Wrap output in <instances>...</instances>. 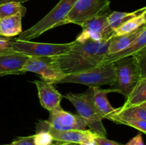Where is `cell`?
<instances>
[{
  "instance_id": "cell-31",
  "label": "cell",
  "mask_w": 146,
  "mask_h": 145,
  "mask_svg": "<svg viewBox=\"0 0 146 145\" xmlns=\"http://www.w3.org/2000/svg\"><path fill=\"white\" fill-rule=\"evenodd\" d=\"M61 142H57V141H54V142L53 144H51V145H61Z\"/></svg>"
},
{
  "instance_id": "cell-6",
  "label": "cell",
  "mask_w": 146,
  "mask_h": 145,
  "mask_svg": "<svg viewBox=\"0 0 146 145\" xmlns=\"http://www.w3.org/2000/svg\"><path fill=\"white\" fill-rule=\"evenodd\" d=\"M75 41L68 44H48L31 41L10 40L9 50L24 54L27 56L53 57L68 52Z\"/></svg>"
},
{
  "instance_id": "cell-1",
  "label": "cell",
  "mask_w": 146,
  "mask_h": 145,
  "mask_svg": "<svg viewBox=\"0 0 146 145\" xmlns=\"http://www.w3.org/2000/svg\"><path fill=\"white\" fill-rule=\"evenodd\" d=\"M108 44L109 40L102 42L91 40L84 43L75 41L67 53L51 57V65L64 75L90 69L102 63L107 54Z\"/></svg>"
},
{
  "instance_id": "cell-29",
  "label": "cell",
  "mask_w": 146,
  "mask_h": 145,
  "mask_svg": "<svg viewBox=\"0 0 146 145\" xmlns=\"http://www.w3.org/2000/svg\"><path fill=\"white\" fill-rule=\"evenodd\" d=\"M28 1L29 0H0V5L6 4V3H9V2H19V3H21V4H23V3Z\"/></svg>"
},
{
  "instance_id": "cell-2",
  "label": "cell",
  "mask_w": 146,
  "mask_h": 145,
  "mask_svg": "<svg viewBox=\"0 0 146 145\" xmlns=\"http://www.w3.org/2000/svg\"><path fill=\"white\" fill-rule=\"evenodd\" d=\"M145 50L114 62L115 80L106 89L108 92H118L127 98L140 80L146 77Z\"/></svg>"
},
{
  "instance_id": "cell-13",
  "label": "cell",
  "mask_w": 146,
  "mask_h": 145,
  "mask_svg": "<svg viewBox=\"0 0 146 145\" xmlns=\"http://www.w3.org/2000/svg\"><path fill=\"white\" fill-rule=\"evenodd\" d=\"M29 56L10 50L0 53V75L21 74Z\"/></svg>"
},
{
  "instance_id": "cell-8",
  "label": "cell",
  "mask_w": 146,
  "mask_h": 145,
  "mask_svg": "<svg viewBox=\"0 0 146 145\" xmlns=\"http://www.w3.org/2000/svg\"><path fill=\"white\" fill-rule=\"evenodd\" d=\"M48 119L45 121L49 127L58 131L85 130L86 122L78 115L72 114L62 109L61 105L50 111Z\"/></svg>"
},
{
  "instance_id": "cell-24",
  "label": "cell",
  "mask_w": 146,
  "mask_h": 145,
  "mask_svg": "<svg viewBox=\"0 0 146 145\" xmlns=\"http://www.w3.org/2000/svg\"><path fill=\"white\" fill-rule=\"evenodd\" d=\"M34 142L35 145H51L54 142V139L49 132L40 130L36 132L34 134Z\"/></svg>"
},
{
  "instance_id": "cell-23",
  "label": "cell",
  "mask_w": 146,
  "mask_h": 145,
  "mask_svg": "<svg viewBox=\"0 0 146 145\" xmlns=\"http://www.w3.org/2000/svg\"><path fill=\"white\" fill-rule=\"evenodd\" d=\"M111 121H113L117 124L128 125V126L138 129L143 134L146 133V121L131 119V118L128 117H118L116 115H114L111 118Z\"/></svg>"
},
{
  "instance_id": "cell-25",
  "label": "cell",
  "mask_w": 146,
  "mask_h": 145,
  "mask_svg": "<svg viewBox=\"0 0 146 145\" xmlns=\"http://www.w3.org/2000/svg\"><path fill=\"white\" fill-rule=\"evenodd\" d=\"M11 144V145H35L34 142V135L19 137L14 139Z\"/></svg>"
},
{
  "instance_id": "cell-12",
  "label": "cell",
  "mask_w": 146,
  "mask_h": 145,
  "mask_svg": "<svg viewBox=\"0 0 146 145\" xmlns=\"http://www.w3.org/2000/svg\"><path fill=\"white\" fill-rule=\"evenodd\" d=\"M36 86L40 104L48 111H51L61 105L62 95L54 86V84L44 80L33 81Z\"/></svg>"
},
{
  "instance_id": "cell-16",
  "label": "cell",
  "mask_w": 146,
  "mask_h": 145,
  "mask_svg": "<svg viewBox=\"0 0 146 145\" xmlns=\"http://www.w3.org/2000/svg\"><path fill=\"white\" fill-rule=\"evenodd\" d=\"M146 10V7L136 10L133 12H121V11H111V14L107 16V26L105 31L106 41L110 40L113 36V33L121 25L126 22L131 18L136 16L137 15Z\"/></svg>"
},
{
  "instance_id": "cell-27",
  "label": "cell",
  "mask_w": 146,
  "mask_h": 145,
  "mask_svg": "<svg viewBox=\"0 0 146 145\" xmlns=\"http://www.w3.org/2000/svg\"><path fill=\"white\" fill-rule=\"evenodd\" d=\"M124 145H145L144 144L143 140L142 135L138 134L136 136L131 139L127 144Z\"/></svg>"
},
{
  "instance_id": "cell-28",
  "label": "cell",
  "mask_w": 146,
  "mask_h": 145,
  "mask_svg": "<svg viewBox=\"0 0 146 145\" xmlns=\"http://www.w3.org/2000/svg\"><path fill=\"white\" fill-rule=\"evenodd\" d=\"M10 39L4 37L0 36V53L9 51Z\"/></svg>"
},
{
  "instance_id": "cell-22",
  "label": "cell",
  "mask_w": 146,
  "mask_h": 145,
  "mask_svg": "<svg viewBox=\"0 0 146 145\" xmlns=\"http://www.w3.org/2000/svg\"><path fill=\"white\" fill-rule=\"evenodd\" d=\"M27 9L19 2H9L0 5V18L11 16L20 13L23 17L25 16Z\"/></svg>"
},
{
  "instance_id": "cell-18",
  "label": "cell",
  "mask_w": 146,
  "mask_h": 145,
  "mask_svg": "<svg viewBox=\"0 0 146 145\" xmlns=\"http://www.w3.org/2000/svg\"><path fill=\"white\" fill-rule=\"evenodd\" d=\"M143 26L141 27L137 31L130 33V34H125V35L122 36H113L109 40V44H108V51H107L106 55H110V54H113L115 53H118L126 48L127 46H128L137 38V36L139 35L141 30H142Z\"/></svg>"
},
{
  "instance_id": "cell-26",
  "label": "cell",
  "mask_w": 146,
  "mask_h": 145,
  "mask_svg": "<svg viewBox=\"0 0 146 145\" xmlns=\"http://www.w3.org/2000/svg\"><path fill=\"white\" fill-rule=\"evenodd\" d=\"M96 145H122L114 141L107 139L106 136H101L97 135L94 139Z\"/></svg>"
},
{
  "instance_id": "cell-11",
  "label": "cell",
  "mask_w": 146,
  "mask_h": 145,
  "mask_svg": "<svg viewBox=\"0 0 146 145\" xmlns=\"http://www.w3.org/2000/svg\"><path fill=\"white\" fill-rule=\"evenodd\" d=\"M108 16L103 15L94 17L80 24L82 31L75 41L78 43H84L88 40L96 42L106 41L105 31L108 26Z\"/></svg>"
},
{
  "instance_id": "cell-20",
  "label": "cell",
  "mask_w": 146,
  "mask_h": 145,
  "mask_svg": "<svg viewBox=\"0 0 146 145\" xmlns=\"http://www.w3.org/2000/svg\"><path fill=\"white\" fill-rule=\"evenodd\" d=\"M146 24V10H144L142 13L137 15L136 16L131 18L126 22L117 28L113 33V36H122L130 34L133 31H137L141 27Z\"/></svg>"
},
{
  "instance_id": "cell-15",
  "label": "cell",
  "mask_w": 146,
  "mask_h": 145,
  "mask_svg": "<svg viewBox=\"0 0 146 145\" xmlns=\"http://www.w3.org/2000/svg\"><path fill=\"white\" fill-rule=\"evenodd\" d=\"M91 93L93 102L99 115L104 119L111 120V118L116 114L118 109H115L110 104L108 100L109 92L106 90L100 89L98 87L89 88Z\"/></svg>"
},
{
  "instance_id": "cell-5",
  "label": "cell",
  "mask_w": 146,
  "mask_h": 145,
  "mask_svg": "<svg viewBox=\"0 0 146 145\" xmlns=\"http://www.w3.org/2000/svg\"><path fill=\"white\" fill-rule=\"evenodd\" d=\"M64 98L75 107L78 115L84 119L90 130L99 136H106L107 132L103 125V118L94 106L89 89L84 93H68Z\"/></svg>"
},
{
  "instance_id": "cell-4",
  "label": "cell",
  "mask_w": 146,
  "mask_h": 145,
  "mask_svg": "<svg viewBox=\"0 0 146 145\" xmlns=\"http://www.w3.org/2000/svg\"><path fill=\"white\" fill-rule=\"evenodd\" d=\"M76 0H60L59 2L39 21L20 34L18 39L31 41L44 33L62 25L63 20L68 14Z\"/></svg>"
},
{
  "instance_id": "cell-3",
  "label": "cell",
  "mask_w": 146,
  "mask_h": 145,
  "mask_svg": "<svg viewBox=\"0 0 146 145\" xmlns=\"http://www.w3.org/2000/svg\"><path fill=\"white\" fill-rule=\"evenodd\" d=\"M115 80V63H101L94 68L81 72L64 75L54 84L77 83L94 88L105 85H112Z\"/></svg>"
},
{
  "instance_id": "cell-32",
  "label": "cell",
  "mask_w": 146,
  "mask_h": 145,
  "mask_svg": "<svg viewBox=\"0 0 146 145\" xmlns=\"http://www.w3.org/2000/svg\"><path fill=\"white\" fill-rule=\"evenodd\" d=\"M0 145H11V144H0Z\"/></svg>"
},
{
  "instance_id": "cell-10",
  "label": "cell",
  "mask_w": 146,
  "mask_h": 145,
  "mask_svg": "<svg viewBox=\"0 0 146 145\" xmlns=\"http://www.w3.org/2000/svg\"><path fill=\"white\" fill-rule=\"evenodd\" d=\"M51 57L29 56L21 69V74L27 72H34L39 75L44 80L54 84L64 75L54 69L51 66Z\"/></svg>"
},
{
  "instance_id": "cell-30",
  "label": "cell",
  "mask_w": 146,
  "mask_h": 145,
  "mask_svg": "<svg viewBox=\"0 0 146 145\" xmlns=\"http://www.w3.org/2000/svg\"><path fill=\"white\" fill-rule=\"evenodd\" d=\"M61 145H79L77 144H73V143H65V142H61Z\"/></svg>"
},
{
  "instance_id": "cell-9",
  "label": "cell",
  "mask_w": 146,
  "mask_h": 145,
  "mask_svg": "<svg viewBox=\"0 0 146 145\" xmlns=\"http://www.w3.org/2000/svg\"><path fill=\"white\" fill-rule=\"evenodd\" d=\"M45 130L49 132L54 141L65 143L77 144L79 145L94 144V139L98 134L90 129L85 130L58 131L49 127L44 120H39L36 124V130Z\"/></svg>"
},
{
  "instance_id": "cell-19",
  "label": "cell",
  "mask_w": 146,
  "mask_h": 145,
  "mask_svg": "<svg viewBox=\"0 0 146 145\" xmlns=\"http://www.w3.org/2000/svg\"><path fill=\"white\" fill-rule=\"evenodd\" d=\"M146 102V77L142 78L134 87L128 98L126 102L122 107L136 106Z\"/></svg>"
},
{
  "instance_id": "cell-21",
  "label": "cell",
  "mask_w": 146,
  "mask_h": 145,
  "mask_svg": "<svg viewBox=\"0 0 146 145\" xmlns=\"http://www.w3.org/2000/svg\"><path fill=\"white\" fill-rule=\"evenodd\" d=\"M115 115L146 121V102L136 106L126 107H121L120 108H118V111Z\"/></svg>"
},
{
  "instance_id": "cell-7",
  "label": "cell",
  "mask_w": 146,
  "mask_h": 145,
  "mask_svg": "<svg viewBox=\"0 0 146 145\" xmlns=\"http://www.w3.org/2000/svg\"><path fill=\"white\" fill-rule=\"evenodd\" d=\"M109 0H76L71 11L63 20L62 25L80 24L94 17L109 15Z\"/></svg>"
},
{
  "instance_id": "cell-14",
  "label": "cell",
  "mask_w": 146,
  "mask_h": 145,
  "mask_svg": "<svg viewBox=\"0 0 146 145\" xmlns=\"http://www.w3.org/2000/svg\"><path fill=\"white\" fill-rule=\"evenodd\" d=\"M145 49H146V26L144 25L139 35L128 46L118 53L106 55L102 63H114L122 58L135 55Z\"/></svg>"
},
{
  "instance_id": "cell-17",
  "label": "cell",
  "mask_w": 146,
  "mask_h": 145,
  "mask_svg": "<svg viewBox=\"0 0 146 145\" xmlns=\"http://www.w3.org/2000/svg\"><path fill=\"white\" fill-rule=\"evenodd\" d=\"M22 14L0 18V36L9 38L22 33Z\"/></svg>"
}]
</instances>
